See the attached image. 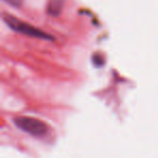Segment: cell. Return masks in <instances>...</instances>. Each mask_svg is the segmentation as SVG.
Listing matches in <instances>:
<instances>
[{
    "mask_svg": "<svg viewBox=\"0 0 158 158\" xmlns=\"http://www.w3.org/2000/svg\"><path fill=\"white\" fill-rule=\"evenodd\" d=\"M16 127L34 136H44L48 132V126L39 119L27 116H20L14 119Z\"/></svg>",
    "mask_w": 158,
    "mask_h": 158,
    "instance_id": "obj_2",
    "label": "cell"
},
{
    "mask_svg": "<svg viewBox=\"0 0 158 158\" xmlns=\"http://www.w3.org/2000/svg\"><path fill=\"white\" fill-rule=\"evenodd\" d=\"M3 21H5L6 24H7L10 28L18 31V33L24 34V35H27V36H31V37L41 38V39H52L51 36L47 35L46 33L41 31L40 29L31 26V24L22 22L21 20L14 18V16H12V15H9V14H3Z\"/></svg>",
    "mask_w": 158,
    "mask_h": 158,
    "instance_id": "obj_1",
    "label": "cell"
},
{
    "mask_svg": "<svg viewBox=\"0 0 158 158\" xmlns=\"http://www.w3.org/2000/svg\"><path fill=\"white\" fill-rule=\"evenodd\" d=\"M62 9V0H50L48 6V12L52 15H57Z\"/></svg>",
    "mask_w": 158,
    "mask_h": 158,
    "instance_id": "obj_3",
    "label": "cell"
},
{
    "mask_svg": "<svg viewBox=\"0 0 158 158\" xmlns=\"http://www.w3.org/2000/svg\"><path fill=\"white\" fill-rule=\"evenodd\" d=\"M5 2H7L8 5L10 6H13V7L15 8H19L22 6V2H23V0H3Z\"/></svg>",
    "mask_w": 158,
    "mask_h": 158,
    "instance_id": "obj_4",
    "label": "cell"
}]
</instances>
